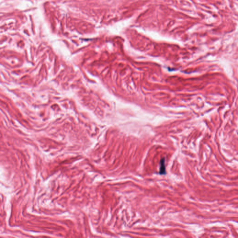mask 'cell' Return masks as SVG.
Listing matches in <instances>:
<instances>
[{
  "mask_svg": "<svg viewBox=\"0 0 238 238\" xmlns=\"http://www.w3.org/2000/svg\"><path fill=\"white\" fill-rule=\"evenodd\" d=\"M165 158H163L160 160V170H159V173L160 174H166V166H165Z\"/></svg>",
  "mask_w": 238,
  "mask_h": 238,
  "instance_id": "6da1fadb",
  "label": "cell"
}]
</instances>
